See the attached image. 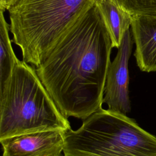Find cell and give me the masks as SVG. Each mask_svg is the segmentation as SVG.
I'll return each mask as SVG.
<instances>
[{"label": "cell", "mask_w": 156, "mask_h": 156, "mask_svg": "<svg viewBox=\"0 0 156 156\" xmlns=\"http://www.w3.org/2000/svg\"><path fill=\"white\" fill-rule=\"evenodd\" d=\"M70 122L40 79L35 68L19 60L0 87V140L50 130L66 132Z\"/></svg>", "instance_id": "cell-2"}, {"label": "cell", "mask_w": 156, "mask_h": 156, "mask_svg": "<svg viewBox=\"0 0 156 156\" xmlns=\"http://www.w3.org/2000/svg\"><path fill=\"white\" fill-rule=\"evenodd\" d=\"M133 42L129 29L123 37L115 58L109 65L103 98L108 110L125 115L131 110L128 65Z\"/></svg>", "instance_id": "cell-5"}, {"label": "cell", "mask_w": 156, "mask_h": 156, "mask_svg": "<svg viewBox=\"0 0 156 156\" xmlns=\"http://www.w3.org/2000/svg\"><path fill=\"white\" fill-rule=\"evenodd\" d=\"M18 1V0H0V10L8 11Z\"/></svg>", "instance_id": "cell-11"}, {"label": "cell", "mask_w": 156, "mask_h": 156, "mask_svg": "<svg viewBox=\"0 0 156 156\" xmlns=\"http://www.w3.org/2000/svg\"><path fill=\"white\" fill-rule=\"evenodd\" d=\"M132 17L156 15V0H115Z\"/></svg>", "instance_id": "cell-10"}, {"label": "cell", "mask_w": 156, "mask_h": 156, "mask_svg": "<svg viewBox=\"0 0 156 156\" xmlns=\"http://www.w3.org/2000/svg\"><path fill=\"white\" fill-rule=\"evenodd\" d=\"M112 44L95 5L62 35L37 68L62 113L85 119L102 108Z\"/></svg>", "instance_id": "cell-1"}, {"label": "cell", "mask_w": 156, "mask_h": 156, "mask_svg": "<svg viewBox=\"0 0 156 156\" xmlns=\"http://www.w3.org/2000/svg\"><path fill=\"white\" fill-rule=\"evenodd\" d=\"M96 0H18L9 10L12 40L23 60L38 67L66 30Z\"/></svg>", "instance_id": "cell-3"}, {"label": "cell", "mask_w": 156, "mask_h": 156, "mask_svg": "<svg viewBox=\"0 0 156 156\" xmlns=\"http://www.w3.org/2000/svg\"><path fill=\"white\" fill-rule=\"evenodd\" d=\"M131 28L138 68L143 72L156 71V15L132 17Z\"/></svg>", "instance_id": "cell-7"}, {"label": "cell", "mask_w": 156, "mask_h": 156, "mask_svg": "<svg viewBox=\"0 0 156 156\" xmlns=\"http://www.w3.org/2000/svg\"><path fill=\"white\" fill-rule=\"evenodd\" d=\"M10 24L6 21L4 11L0 10V87L11 76L20 60L13 49L9 37Z\"/></svg>", "instance_id": "cell-9"}, {"label": "cell", "mask_w": 156, "mask_h": 156, "mask_svg": "<svg viewBox=\"0 0 156 156\" xmlns=\"http://www.w3.org/2000/svg\"><path fill=\"white\" fill-rule=\"evenodd\" d=\"M95 5L108 32L113 48L118 49L131 26L132 17L115 0H96Z\"/></svg>", "instance_id": "cell-8"}, {"label": "cell", "mask_w": 156, "mask_h": 156, "mask_svg": "<svg viewBox=\"0 0 156 156\" xmlns=\"http://www.w3.org/2000/svg\"><path fill=\"white\" fill-rule=\"evenodd\" d=\"M64 156H156V136L127 115L98 110L65 132Z\"/></svg>", "instance_id": "cell-4"}, {"label": "cell", "mask_w": 156, "mask_h": 156, "mask_svg": "<svg viewBox=\"0 0 156 156\" xmlns=\"http://www.w3.org/2000/svg\"><path fill=\"white\" fill-rule=\"evenodd\" d=\"M65 132L60 130H44L1 140L2 156H61Z\"/></svg>", "instance_id": "cell-6"}]
</instances>
